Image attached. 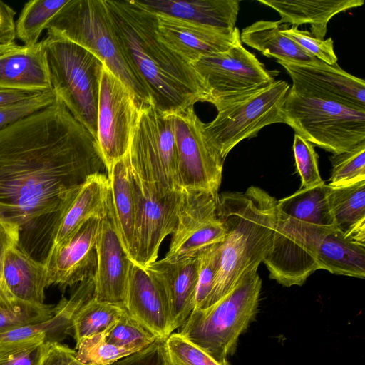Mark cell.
<instances>
[{
    "instance_id": "obj_1",
    "label": "cell",
    "mask_w": 365,
    "mask_h": 365,
    "mask_svg": "<svg viewBox=\"0 0 365 365\" xmlns=\"http://www.w3.org/2000/svg\"><path fill=\"white\" fill-rule=\"evenodd\" d=\"M104 170L96 138L57 97L0 130V221L20 236L52 222L72 192Z\"/></svg>"
},
{
    "instance_id": "obj_2",
    "label": "cell",
    "mask_w": 365,
    "mask_h": 365,
    "mask_svg": "<svg viewBox=\"0 0 365 365\" xmlns=\"http://www.w3.org/2000/svg\"><path fill=\"white\" fill-rule=\"evenodd\" d=\"M104 1L123 52L160 113L167 115L208 102L191 64L158 38L155 12L138 0Z\"/></svg>"
},
{
    "instance_id": "obj_3",
    "label": "cell",
    "mask_w": 365,
    "mask_h": 365,
    "mask_svg": "<svg viewBox=\"0 0 365 365\" xmlns=\"http://www.w3.org/2000/svg\"><path fill=\"white\" fill-rule=\"evenodd\" d=\"M217 215L226 235L206 308L232 291L248 274L257 271L269 252L278 215L277 200L260 187L218 195Z\"/></svg>"
},
{
    "instance_id": "obj_4",
    "label": "cell",
    "mask_w": 365,
    "mask_h": 365,
    "mask_svg": "<svg viewBox=\"0 0 365 365\" xmlns=\"http://www.w3.org/2000/svg\"><path fill=\"white\" fill-rule=\"evenodd\" d=\"M261 289L257 271L250 272L213 304L195 308L178 332L216 360L228 361L257 316Z\"/></svg>"
},
{
    "instance_id": "obj_5",
    "label": "cell",
    "mask_w": 365,
    "mask_h": 365,
    "mask_svg": "<svg viewBox=\"0 0 365 365\" xmlns=\"http://www.w3.org/2000/svg\"><path fill=\"white\" fill-rule=\"evenodd\" d=\"M46 30L91 52L125 84L140 105H152L144 84L123 52L104 0H69Z\"/></svg>"
},
{
    "instance_id": "obj_6",
    "label": "cell",
    "mask_w": 365,
    "mask_h": 365,
    "mask_svg": "<svg viewBox=\"0 0 365 365\" xmlns=\"http://www.w3.org/2000/svg\"><path fill=\"white\" fill-rule=\"evenodd\" d=\"M42 41L53 90L73 118L96 138L103 62L87 49L55 34L47 33Z\"/></svg>"
},
{
    "instance_id": "obj_7",
    "label": "cell",
    "mask_w": 365,
    "mask_h": 365,
    "mask_svg": "<svg viewBox=\"0 0 365 365\" xmlns=\"http://www.w3.org/2000/svg\"><path fill=\"white\" fill-rule=\"evenodd\" d=\"M284 123L295 134L332 154L365 143V108L318 97L290 87Z\"/></svg>"
},
{
    "instance_id": "obj_8",
    "label": "cell",
    "mask_w": 365,
    "mask_h": 365,
    "mask_svg": "<svg viewBox=\"0 0 365 365\" xmlns=\"http://www.w3.org/2000/svg\"><path fill=\"white\" fill-rule=\"evenodd\" d=\"M289 84L282 80L216 104L217 114L204 124L209 143L225 160L245 139L269 125L284 123L283 108Z\"/></svg>"
},
{
    "instance_id": "obj_9",
    "label": "cell",
    "mask_w": 365,
    "mask_h": 365,
    "mask_svg": "<svg viewBox=\"0 0 365 365\" xmlns=\"http://www.w3.org/2000/svg\"><path fill=\"white\" fill-rule=\"evenodd\" d=\"M126 157L132 176L156 192L182 191L170 121L153 105L140 106Z\"/></svg>"
},
{
    "instance_id": "obj_10",
    "label": "cell",
    "mask_w": 365,
    "mask_h": 365,
    "mask_svg": "<svg viewBox=\"0 0 365 365\" xmlns=\"http://www.w3.org/2000/svg\"><path fill=\"white\" fill-rule=\"evenodd\" d=\"M328 228L295 220L278 210L271 248L263 260L270 279L287 287L302 286L319 269L318 248Z\"/></svg>"
},
{
    "instance_id": "obj_11",
    "label": "cell",
    "mask_w": 365,
    "mask_h": 365,
    "mask_svg": "<svg viewBox=\"0 0 365 365\" xmlns=\"http://www.w3.org/2000/svg\"><path fill=\"white\" fill-rule=\"evenodd\" d=\"M166 116L175 139L182 190L218 193L224 160L209 143L193 106Z\"/></svg>"
},
{
    "instance_id": "obj_12",
    "label": "cell",
    "mask_w": 365,
    "mask_h": 365,
    "mask_svg": "<svg viewBox=\"0 0 365 365\" xmlns=\"http://www.w3.org/2000/svg\"><path fill=\"white\" fill-rule=\"evenodd\" d=\"M191 66L214 106L275 81L272 72L241 41L225 52L202 56Z\"/></svg>"
},
{
    "instance_id": "obj_13",
    "label": "cell",
    "mask_w": 365,
    "mask_h": 365,
    "mask_svg": "<svg viewBox=\"0 0 365 365\" xmlns=\"http://www.w3.org/2000/svg\"><path fill=\"white\" fill-rule=\"evenodd\" d=\"M140 106L133 92L103 64L96 139L107 172L128 153Z\"/></svg>"
},
{
    "instance_id": "obj_14",
    "label": "cell",
    "mask_w": 365,
    "mask_h": 365,
    "mask_svg": "<svg viewBox=\"0 0 365 365\" xmlns=\"http://www.w3.org/2000/svg\"><path fill=\"white\" fill-rule=\"evenodd\" d=\"M218 195L205 190H182L177 224L163 259L178 261L196 257L224 240L226 231L217 215Z\"/></svg>"
},
{
    "instance_id": "obj_15",
    "label": "cell",
    "mask_w": 365,
    "mask_h": 365,
    "mask_svg": "<svg viewBox=\"0 0 365 365\" xmlns=\"http://www.w3.org/2000/svg\"><path fill=\"white\" fill-rule=\"evenodd\" d=\"M132 180L136 213L131 261L146 268L157 260L163 240L175 228L182 191L160 195L133 176Z\"/></svg>"
},
{
    "instance_id": "obj_16",
    "label": "cell",
    "mask_w": 365,
    "mask_h": 365,
    "mask_svg": "<svg viewBox=\"0 0 365 365\" xmlns=\"http://www.w3.org/2000/svg\"><path fill=\"white\" fill-rule=\"evenodd\" d=\"M101 218H90L67 239L48 248L43 262L48 287L56 285L63 291L94 275Z\"/></svg>"
},
{
    "instance_id": "obj_17",
    "label": "cell",
    "mask_w": 365,
    "mask_h": 365,
    "mask_svg": "<svg viewBox=\"0 0 365 365\" xmlns=\"http://www.w3.org/2000/svg\"><path fill=\"white\" fill-rule=\"evenodd\" d=\"M156 17L160 40L190 64L202 56L225 52L240 41L236 27L220 29L161 14Z\"/></svg>"
},
{
    "instance_id": "obj_18",
    "label": "cell",
    "mask_w": 365,
    "mask_h": 365,
    "mask_svg": "<svg viewBox=\"0 0 365 365\" xmlns=\"http://www.w3.org/2000/svg\"><path fill=\"white\" fill-rule=\"evenodd\" d=\"M292 81V88L312 96L365 108V81L344 71L338 63H297L277 61Z\"/></svg>"
},
{
    "instance_id": "obj_19",
    "label": "cell",
    "mask_w": 365,
    "mask_h": 365,
    "mask_svg": "<svg viewBox=\"0 0 365 365\" xmlns=\"http://www.w3.org/2000/svg\"><path fill=\"white\" fill-rule=\"evenodd\" d=\"M97 265L93 275V297L125 308L131 260L124 251L108 210L101 218L96 242Z\"/></svg>"
},
{
    "instance_id": "obj_20",
    "label": "cell",
    "mask_w": 365,
    "mask_h": 365,
    "mask_svg": "<svg viewBox=\"0 0 365 365\" xmlns=\"http://www.w3.org/2000/svg\"><path fill=\"white\" fill-rule=\"evenodd\" d=\"M160 286L165 298L170 333L178 329L195 307L198 282V259L156 260L146 268Z\"/></svg>"
},
{
    "instance_id": "obj_21",
    "label": "cell",
    "mask_w": 365,
    "mask_h": 365,
    "mask_svg": "<svg viewBox=\"0 0 365 365\" xmlns=\"http://www.w3.org/2000/svg\"><path fill=\"white\" fill-rule=\"evenodd\" d=\"M108 176L105 173L89 176L72 192L55 215L51 225L49 247L67 239L90 218L103 217L108 210Z\"/></svg>"
},
{
    "instance_id": "obj_22",
    "label": "cell",
    "mask_w": 365,
    "mask_h": 365,
    "mask_svg": "<svg viewBox=\"0 0 365 365\" xmlns=\"http://www.w3.org/2000/svg\"><path fill=\"white\" fill-rule=\"evenodd\" d=\"M125 308L158 339L170 333L169 311L163 292L149 272L131 261L129 267Z\"/></svg>"
},
{
    "instance_id": "obj_23",
    "label": "cell",
    "mask_w": 365,
    "mask_h": 365,
    "mask_svg": "<svg viewBox=\"0 0 365 365\" xmlns=\"http://www.w3.org/2000/svg\"><path fill=\"white\" fill-rule=\"evenodd\" d=\"M0 88L43 93L53 90L43 41L16 45L0 54Z\"/></svg>"
},
{
    "instance_id": "obj_24",
    "label": "cell",
    "mask_w": 365,
    "mask_h": 365,
    "mask_svg": "<svg viewBox=\"0 0 365 365\" xmlns=\"http://www.w3.org/2000/svg\"><path fill=\"white\" fill-rule=\"evenodd\" d=\"M2 287L20 300L44 304L45 290L48 287L46 266L19 245H14L4 259Z\"/></svg>"
},
{
    "instance_id": "obj_25",
    "label": "cell",
    "mask_w": 365,
    "mask_h": 365,
    "mask_svg": "<svg viewBox=\"0 0 365 365\" xmlns=\"http://www.w3.org/2000/svg\"><path fill=\"white\" fill-rule=\"evenodd\" d=\"M156 14L232 30L235 28L238 0H138Z\"/></svg>"
},
{
    "instance_id": "obj_26",
    "label": "cell",
    "mask_w": 365,
    "mask_h": 365,
    "mask_svg": "<svg viewBox=\"0 0 365 365\" xmlns=\"http://www.w3.org/2000/svg\"><path fill=\"white\" fill-rule=\"evenodd\" d=\"M257 2L275 10L281 19V24H289L292 27L309 24L311 34L323 40L327 24L336 14L359 7L364 0H257Z\"/></svg>"
},
{
    "instance_id": "obj_27",
    "label": "cell",
    "mask_w": 365,
    "mask_h": 365,
    "mask_svg": "<svg viewBox=\"0 0 365 365\" xmlns=\"http://www.w3.org/2000/svg\"><path fill=\"white\" fill-rule=\"evenodd\" d=\"M107 173L112 222L124 251L131 260L136 205L126 155L116 161Z\"/></svg>"
},
{
    "instance_id": "obj_28",
    "label": "cell",
    "mask_w": 365,
    "mask_h": 365,
    "mask_svg": "<svg viewBox=\"0 0 365 365\" xmlns=\"http://www.w3.org/2000/svg\"><path fill=\"white\" fill-rule=\"evenodd\" d=\"M277 21L259 20L244 28L241 43L277 61L312 64L321 61L282 33Z\"/></svg>"
},
{
    "instance_id": "obj_29",
    "label": "cell",
    "mask_w": 365,
    "mask_h": 365,
    "mask_svg": "<svg viewBox=\"0 0 365 365\" xmlns=\"http://www.w3.org/2000/svg\"><path fill=\"white\" fill-rule=\"evenodd\" d=\"M328 200L335 228L346 238L365 244V180L342 187L328 185Z\"/></svg>"
},
{
    "instance_id": "obj_30",
    "label": "cell",
    "mask_w": 365,
    "mask_h": 365,
    "mask_svg": "<svg viewBox=\"0 0 365 365\" xmlns=\"http://www.w3.org/2000/svg\"><path fill=\"white\" fill-rule=\"evenodd\" d=\"M317 262L319 269L364 279L365 244L346 238L335 228H329L320 241Z\"/></svg>"
},
{
    "instance_id": "obj_31",
    "label": "cell",
    "mask_w": 365,
    "mask_h": 365,
    "mask_svg": "<svg viewBox=\"0 0 365 365\" xmlns=\"http://www.w3.org/2000/svg\"><path fill=\"white\" fill-rule=\"evenodd\" d=\"M277 208L279 212L295 220L335 228L326 183L311 188H299L292 195L277 200Z\"/></svg>"
},
{
    "instance_id": "obj_32",
    "label": "cell",
    "mask_w": 365,
    "mask_h": 365,
    "mask_svg": "<svg viewBox=\"0 0 365 365\" xmlns=\"http://www.w3.org/2000/svg\"><path fill=\"white\" fill-rule=\"evenodd\" d=\"M55 305L34 304L20 300L3 287L0 289V333L37 325L49 321Z\"/></svg>"
},
{
    "instance_id": "obj_33",
    "label": "cell",
    "mask_w": 365,
    "mask_h": 365,
    "mask_svg": "<svg viewBox=\"0 0 365 365\" xmlns=\"http://www.w3.org/2000/svg\"><path fill=\"white\" fill-rule=\"evenodd\" d=\"M69 0H32L26 2L16 22V38L24 46H32L39 42L43 30Z\"/></svg>"
},
{
    "instance_id": "obj_34",
    "label": "cell",
    "mask_w": 365,
    "mask_h": 365,
    "mask_svg": "<svg viewBox=\"0 0 365 365\" xmlns=\"http://www.w3.org/2000/svg\"><path fill=\"white\" fill-rule=\"evenodd\" d=\"M125 309L98 301L93 297L83 304L75 314L71 335L76 342L101 332L112 324Z\"/></svg>"
},
{
    "instance_id": "obj_35",
    "label": "cell",
    "mask_w": 365,
    "mask_h": 365,
    "mask_svg": "<svg viewBox=\"0 0 365 365\" xmlns=\"http://www.w3.org/2000/svg\"><path fill=\"white\" fill-rule=\"evenodd\" d=\"M46 333L0 342V365H41L48 344Z\"/></svg>"
},
{
    "instance_id": "obj_36",
    "label": "cell",
    "mask_w": 365,
    "mask_h": 365,
    "mask_svg": "<svg viewBox=\"0 0 365 365\" xmlns=\"http://www.w3.org/2000/svg\"><path fill=\"white\" fill-rule=\"evenodd\" d=\"M163 365H231L221 362L178 332H173L160 341Z\"/></svg>"
},
{
    "instance_id": "obj_37",
    "label": "cell",
    "mask_w": 365,
    "mask_h": 365,
    "mask_svg": "<svg viewBox=\"0 0 365 365\" xmlns=\"http://www.w3.org/2000/svg\"><path fill=\"white\" fill-rule=\"evenodd\" d=\"M77 359L85 365H112L138 351L121 347L106 341L103 331L95 334L76 342Z\"/></svg>"
},
{
    "instance_id": "obj_38",
    "label": "cell",
    "mask_w": 365,
    "mask_h": 365,
    "mask_svg": "<svg viewBox=\"0 0 365 365\" xmlns=\"http://www.w3.org/2000/svg\"><path fill=\"white\" fill-rule=\"evenodd\" d=\"M73 315L74 309L73 307L70 304L60 301L55 305L53 317L49 321L37 325L1 332L0 342L38 333H46L49 336L53 343H61L71 334Z\"/></svg>"
},
{
    "instance_id": "obj_39",
    "label": "cell",
    "mask_w": 365,
    "mask_h": 365,
    "mask_svg": "<svg viewBox=\"0 0 365 365\" xmlns=\"http://www.w3.org/2000/svg\"><path fill=\"white\" fill-rule=\"evenodd\" d=\"M103 331L109 343L138 351L144 349L158 340L126 310Z\"/></svg>"
},
{
    "instance_id": "obj_40",
    "label": "cell",
    "mask_w": 365,
    "mask_h": 365,
    "mask_svg": "<svg viewBox=\"0 0 365 365\" xmlns=\"http://www.w3.org/2000/svg\"><path fill=\"white\" fill-rule=\"evenodd\" d=\"M330 187H342L365 180V143L330 158Z\"/></svg>"
},
{
    "instance_id": "obj_41",
    "label": "cell",
    "mask_w": 365,
    "mask_h": 365,
    "mask_svg": "<svg viewBox=\"0 0 365 365\" xmlns=\"http://www.w3.org/2000/svg\"><path fill=\"white\" fill-rule=\"evenodd\" d=\"M292 148L296 170L301 178L300 188H311L325 183L319 173L318 155L313 145L294 134Z\"/></svg>"
},
{
    "instance_id": "obj_42",
    "label": "cell",
    "mask_w": 365,
    "mask_h": 365,
    "mask_svg": "<svg viewBox=\"0 0 365 365\" xmlns=\"http://www.w3.org/2000/svg\"><path fill=\"white\" fill-rule=\"evenodd\" d=\"M53 90L39 93L26 99L0 106V130L53 103Z\"/></svg>"
},
{
    "instance_id": "obj_43",
    "label": "cell",
    "mask_w": 365,
    "mask_h": 365,
    "mask_svg": "<svg viewBox=\"0 0 365 365\" xmlns=\"http://www.w3.org/2000/svg\"><path fill=\"white\" fill-rule=\"evenodd\" d=\"M220 243L205 249L197 256L198 282L195 307L196 309L203 307L211 292L219 264Z\"/></svg>"
},
{
    "instance_id": "obj_44",
    "label": "cell",
    "mask_w": 365,
    "mask_h": 365,
    "mask_svg": "<svg viewBox=\"0 0 365 365\" xmlns=\"http://www.w3.org/2000/svg\"><path fill=\"white\" fill-rule=\"evenodd\" d=\"M282 34L297 43L305 51L328 65L337 63V56L334 49L331 38L319 39L309 31L299 30L297 27L281 29Z\"/></svg>"
},
{
    "instance_id": "obj_45",
    "label": "cell",
    "mask_w": 365,
    "mask_h": 365,
    "mask_svg": "<svg viewBox=\"0 0 365 365\" xmlns=\"http://www.w3.org/2000/svg\"><path fill=\"white\" fill-rule=\"evenodd\" d=\"M41 365H85L76 357V351L59 342L50 343Z\"/></svg>"
},
{
    "instance_id": "obj_46",
    "label": "cell",
    "mask_w": 365,
    "mask_h": 365,
    "mask_svg": "<svg viewBox=\"0 0 365 365\" xmlns=\"http://www.w3.org/2000/svg\"><path fill=\"white\" fill-rule=\"evenodd\" d=\"M15 10L6 3L0 1V46L16 44Z\"/></svg>"
},
{
    "instance_id": "obj_47",
    "label": "cell",
    "mask_w": 365,
    "mask_h": 365,
    "mask_svg": "<svg viewBox=\"0 0 365 365\" xmlns=\"http://www.w3.org/2000/svg\"><path fill=\"white\" fill-rule=\"evenodd\" d=\"M160 341L158 339L144 349L123 358L112 365H163Z\"/></svg>"
},
{
    "instance_id": "obj_48",
    "label": "cell",
    "mask_w": 365,
    "mask_h": 365,
    "mask_svg": "<svg viewBox=\"0 0 365 365\" xmlns=\"http://www.w3.org/2000/svg\"><path fill=\"white\" fill-rule=\"evenodd\" d=\"M20 232L18 228L0 222V289L3 283L4 262L8 250L19 245Z\"/></svg>"
},
{
    "instance_id": "obj_49",
    "label": "cell",
    "mask_w": 365,
    "mask_h": 365,
    "mask_svg": "<svg viewBox=\"0 0 365 365\" xmlns=\"http://www.w3.org/2000/svg\"><path fill=\"white\" fill-rule=\"evenodd\" d=\"M38 93L0 88V106L26 99Z\"/></svg>"
},
{
    "instance_id": "obj_50",
    "label": "cell",
    "mask_w": 365,
    "mask_h": 365,
    "mask_svg": "<svg viewBox=\"0 0 365 365\" xmlns=\"http://www.w3.org/2000/svg\"><path fill=\"white\" fill-rule=\"evenodd\" d=\"M16 45L17 44L16 43L14 45L9 46H0V54L9 51V49L14 48Z\"/></svg>"
},
{
    "instance_id": "obj_51",
    "label": "cell",
    "mask_w": 365,
    "mask_h": 365,
    "mask_svg": "<svg viewBox=\"0 0 365 365\" xmlns=\"http://www.w3.org/2000/svg\"><path fill=\"white\" fill-rule=\"evenodd\" d=\"M1 222V221H0Z\"/></svg>"
}]
</instances>
